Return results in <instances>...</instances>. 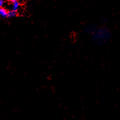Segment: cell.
Instances as JSON below:
<instances>
[{
  "instance_id": "6da1fadb",
  "label": "cell",
  "mask_w": 120,
  "mask_h": 120,
  "mask_svg": "<svg viewBox=\"0 0 120 120\" xmlns=\"http://www.w3.org/2000/svg\"><path fill=\"white\" fill-rule=\"evenodd\" d=\"M92 32V39L97 45H103L107 43L112 37L111 31L106 27H101L94 29Z\"/></svg>"
},
{
  "instance_id": "7a4b0ae2",
  "label": "cell",
  "mask_w": 120,
  "mask_h": 120,
  "mask_svg": "<svg viewBox=\"0 0 120 120\" xmlns=\"http://www.w3.org/2000/svg\"><path fill=\"white\" fill-rule=\"evenodd\" d=\"M10 2L12 3V6H11V10L17 11L19 10V7H20V3L17 0H11Z\"/></svg>"
},
{
  "instance_id": "3957f363",
  "label": "cell",
  "mask_w": 120,
  "mask_h": 120,
  "mask_svg": "<svg viewBox=\"0 0 120 120\" xmlns=\"http://www.w3.org/2000/svg\"><path fill=\"white\" fill-rule=\"evenodd\" d=\"M8 12L4 8H0V17L2 18H7L8 17Z\"/></svg>"
},
{
  "instance_id": "277c9868",
  "label": "cell",
  "mask_w": 120,
  "mask_h": 120,
  "mask_svg": "<svg viewBox=\"0 0 120 120\" xmlns=\"http://www.w3.org/2000/svg\"><path fill=\"white\" fill-rule=\"evenodd\" d=\"M17 14V11H13L11 10L8 11V18H13V17H16Z\"/></svg>"
},
{
  "instance_id": "5b68a950",
  "label": "cell",
  "mask_w": 120,
  "mask_h": 120,
  "mask_svg": "<svg viewBox=\"0 0 120 120\" xmlns=\"http://www.w3.org/2000/svg\"><path fill=\"white\" fill-rule=\"evenodd\" d=\"M4 4V1L3 0H0V8H3Z\"/></svg>"
}]
</instances>
